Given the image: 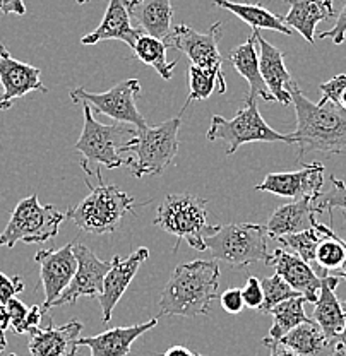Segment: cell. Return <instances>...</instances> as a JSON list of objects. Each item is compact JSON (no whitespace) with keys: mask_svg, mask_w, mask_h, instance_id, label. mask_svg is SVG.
Instances as JSON below:
<instances>
[{"mask_svg":"<svg viewBox=\"0 0 346 356\" xmlns=\"http://www.w3.org/2000/svg\"><path fill=\"white\" fill-rule=\"evenodd\" d=\"M324 185V165L319 161L304 165L302 170L285 173H269L255 191L269 192L288 199H317Z\"/></svg>","mask_w":346,"mask_h":356,"instance_id":"14","label":"cell"},{"mask_svg":"<svg viewBox=\"0 0 346 356\" xmlns=\"http://www.w3.org/2000/svg\"><path fill=\"white\" fill-rule=\"evenodd\" d=\"M150 257V250L148 248H137L134 254H130L127 259H122L115 255L111 259V267L107 273L105 280H103L102 295L98 296V302L102 305V321L103 324H109L111 321V314L124 293L127 291L129 284L132 283L134 276L139 270L141 264Z\"/></svg>","mask_w":346,"mask_h":356,"instance_id":"15","label":"cell"},{"mask_svg":"<svg viewBox=\"0 0 346 356\" xmlns=\"http://www.w3.org/2000/svg\"><path fill=\"white\" fill-rule=\"evenodd\" d=\"M321 213L322 209L317 206L315 199L310 197L295 199L288 204H283L269 216V221L266 225L267 235L269 238L276 240L278 236L312 229L317 222L315 216Z\"/></svg>","mask_w":346,"mask_h":356,"instance_id":"19","label":"cell"},{"mask_svg":"<svg viewBox=\"0 0 346 356\" xmlns=\"http://www.w3.org/2000/svg\"><path fill=\"white\" fill-rule=\"evenodd\" d=\"M267 238L269 235L266 226L254 222H232L219 226L214 235L204 238V243L214 261H223L225 264L240 269L267 261Z\"/></svg>","mask_w":346,"mask_h":356,"instance_id":"7","label":"cell"},{"mask_svg":"<svg viewBox=\"0 0 346 356\" xmlns=\"http://www.w3.org/2000/svg\"><path fill=\"white\" fill-rule=\"evenodd\" d=\"M10 106H13V102H3V99H0V111L9 110Z\"/></svg>","mask_w":346,"mask_h":356,"instance_id":"50","label":"cell"},{"mask_svg":"<svg viewBox=\"0 0 346 356\" xmlns=\"http://www.w3.org/2000/svg\"><path fill=\"white\" fill-rule=\"evenodd\" d=\"M40 76L42 70L38 67L16 60L0 42V86L3 89L0 99L13 102L14 98H22L31 91L47 92L48 89Z\"/></svg>","mask_w":346,"mask_h":356,"instance_id":"17","label":"cell"},{"mask_svg":"<svg viewBox=\"0 0 346 356\" xmlns=\"http://www.w3.org/2000/svg\"><path fill=\"white\" fill-rule=\"evenodd\" d=\"M130 50L134 51V57L139 58L143 64L152 67L165 81H170L173 77V69L178 60L170 62L166 58L168 47H166L163 40L152 38V36L143 33Z\"/></svg>","mask_w":346,"mask_h":356,"instance_id":"29","label":"cell"},{"mask_svg":"<svg viewBox=\"0 0 346 356\" xmlns=\"http://www.w3.org/2000/svg\"><path fill=\"white\" fill-rule=\"evenodd\" d=\"M35 261L40 266V277L45 289L43 312L50 310L55 300L69 286L77 269V259L74 255V242L67 243L58 250H38Z\"/></svg>","mask_w":346,"mask_h":356,"instance_id":"13","label":"cell"},{"mask_svg":"<svg viewBox=\"0 0 346 356\" xmlns=\"http://www.w3.org/2000/svg\"><path fill=\"white\" fill-rule=\"evenodd\" d=\"M83 110L84 127L76 143V149L83 154L81 168L88 177L96 175L98 180H103V166L107 170L125 166V159L120 156V146L136 136L137 129L127 124H100L93 117V108L88 103H83Z\"/></svg>","mask_w":346,"mask_h":356,"instance_id":"4","label":"cell"},{"mask_svg":"<svg viewBox=\"0 0 346 356\" xmlns=\"http://www.w3.org/2000/svg\"><path fill=\"white\" fill-rule=\"evenodd\" d=\"M321 102H331L346 111V74H338L321 84Z\"/></svg>","mask_w":346,"mask_h":356,"instance_id":"36","label":"cell"},{"mask_svg":"<svg viewBox=\"0 0 346 356\" xmlns=\"http://www.w3.org/2000/svg\"><path fill=\"white\" fill-rule=\"evenodd\" d=\"M45 314L42 307L33 305L29 307V314H28V321H26V334H29L35 329L40 327V322H42V315Z\"/></svg>","mask_w":346,"mask_h":356,"instance_id":"43","label":"cell"},{"mask_svg":"<svg viewBox=\"0 0 346 356\" xmlns=\"http://www.w3.org/2000/svg\"><path fill=\"white\" fill-rule=\"evenodd\" d=\"M331 184H333V187L327 192H321L315 202L321 207L322 213L327 209L329 214H333V209H336V207L346 211V184L334 175L331 177Z\"/></svg>","mask_w":346,"mask_h":356,"instance_id":"35","label":"cell"},{"mask_svg":"<svg viewBox=\"0 0 346 356\" xmlns=\"http://www.w3.org/2000/svg\"><path fill=\"white\" fill-rule=\"evenodd\" d=\"M214 6L221 7V9L230 10L232 14H235L238 19L247 22L251 28L254 29H269V31H278L283 35L290 36L293 33V29H290L285 24L283 17L276 16L271 10L264 9L259 3H240L233 2V0H213Z\"/></svg>","mask_w":346,"mask_h":356,"instance_id":"28","label":"cell"},{"mask_svg":"<svg viewBox=\"0 0 346 356\" xmlns=\"http://www.w3.org/2000/svg\"><path fill=\"white\" fill-rule=\"evenodd\" d=\"M76 2H77V3H88L89 0H76Z\"/></svg>","mask_w":346,"mask_h":356,"instance_id":"51","label":"cell"},{"mask_svg":"<svg viewBox=\"0 0 346 356\" xmlns=\"http://www.w3.org/2000/svg\"><path fill=\"white\" fill-rule=\"evenodd\" d=\"M0 325L3 327V331L9 329V314H7L6 305H2V303H0Z\"/></svg>","mask_w":346,"mask_h":356,"instance_id":"47","label":"cell"},{"mask_svg":"<svg viewBox=\"0 0 346 356\" xmlns=\"http://www.w3.org/2000/svg\"><path fill=\"white\" fill-rule=\"evenodd\" d=\"M290 6L288 13L283 17L290 29H295L304 36L305 42L315 43V28L321 21L336 17L333 0H285Z\"/></svg>","mask_w":346,"mask_h":356,"instance_id":"23","label":"cell"},{"mask_svg":"<svg viewBox=\"0 0 346 356\" xmlns=\"http://www.w3.org/2000/svg\"><path fill=\"white\" fill-rule=\"evenodd\" d=\"M141 95L139 79H125L115 84L105 92H91L84 88H76L69 92L74 103H88L96 113H103L111 120L127 124L130 127L143 131L148 127L146 118L137 108V98Z\"/></svg>","mask_w":346,"mask_h":356,"instance_id":"10","label":"cell"},{"mask_svg":"<svg viewBox=\"0 0 346 356\" xmlns=\"http://www.w3.org/2000/svg\"><path fill=\"white\" fill-rule=\"evenodd\" d=\"M262 284V291H264V303L260 307V312L264 314H269L271 310L274 309L276 305H280L281 302H286L290 298H295V296H302L295 291L281 276L278 274H273L269 277H264L260 281Z\"/></svg>","mask_w":346,"mask_h":356,"instance_id":"34","label":"cell"},{"mask_svg":"<svg viewBox=\"0 0 346 356\" xmlns=\"http://www.w3.org/2000/svg\"><path fill=\"white\" fill-rule=\"evenodd\" d=\"M266 264L274 267L278 276H281L307 302H317L322 277H319L314 267L302 261L299 255L292 254L285 248H276L273 254H269Z\"/></svg>","mask_w":346,"mask_h":356,"instance_id":"16","label":"cell"},{"mask_svg":"<svg viewBox=\"0 0 346 356\" xmlns=\"http://www.w3.org/2000/svg\"><path fill=\"white\" fill-rule=\"evenodd\" d=\"M189 84H191V91L180 113H184L192 102L207 99L214 91H218L219 95L226 92L225 76L221 69H203V67L191 65L189 67Z\"/></svg>","mask_w":346,"mask_h":356,"instance_id":"31","label":"cell"},{"mask_svg":"<svg viewBox=\"0 0 346 356\" xmlns=\"http://www.w3.org/2000/svg\"><path fill=\"white\" fill-rule=\"evenodd\" d=\"M9 314V327L16 334H26V321H28L29 309L17 298H10L9 302L3 303Z\"/></svg>","mask_w":346,"mask_h":356,"instance_id":"37","label":"cell"},{"mask_svg":"<svg viewBox=\"0 0 346 356\" xmlns=\"http://www.w3.org/2000/svg\"><path fill=\"white\" fill-rule=\"evenodd\" d=\"M143 35L141 29L132 28L130 24V16L125 0H110L109 7L105 10L102 22L98 28L89 35L83 36L81 43L83 44H96L107 40H118V42L127 43L130 48L137 42V38Z\"/></svg>","mask_w":346,"mask_h":356,"instance_id":"22","label":"cell"},{"mask_svg":"<svg viewBox=\"0 0 346 356\" xmlns=\"http://www.w3.org/2000/svg\"><path fill=\"white\" fill-rule=\"evenodd\" d=\"M125 6L141 31L163 42L168 38L173 29V7L170 0H125Z\"/></svg>","mask_w":346,"mask_h":356,"instance_id":"25","label":"cell"},{"mask_svg":"<svg viewBox=\"0 0 346 356\" xmlns=\"http://www.w3.org/2000/svg\"><path fill=\"white\" fill-rule=\"evenodd\" d=\"M314 228L322 235L321 243L315 252V267L322 270L324 276H327V273L331 270L338 273L345 261V247L341 245V236H338L333 228L322 225V222H315Z\"/></svg>","mask_w":346,"mask_h":356,"instance_id":"32","label":"cell"},{"mask_svg":"<svg viewBox=\"0 0 346 356\" xmlns=\"http://www.w3.org/2000/svg\"><path fill=\"white\" fill-rule=\"evenodd\" d=\"M81 331V322L70 321L69 324L57 327L50 318L47 327H38L28 334V350L31 356H76Z\"/></svg>","mask_w":346,"mask_h":356,"instance_id":"18","label":"cell"},{"mask_svg":"<svg viewBox=\"0 0 346 356\" xmlns=\"http://www.w3.org/2000/svg\"><path fill=\"white\" fill-rule=\"evenodd\" d=\"M10 356H17V355H10Z\"/></svg>","mask_w":346,"mask_h":356,"instance_id":"53","label":"cell"},{"mask_svg":"<svg viewBox=\"0 0 346 356\" xmlns=\"http://www.w3.org/2000/svg\"><path fill=\"white\" fill-rule=\"evenodd\" d=\"M194 356H207V355H199V353H194Z\"/></svg>","mask_w":346,"mask_h":356,"instance_id":"52","label":"cell"},{"mask_svg":"<svg viewBox=\"0 0 346 356\" xmlns=\"http://www.w3.org/2000/svg\"><path fill=\"white\" fill-rule=\"evenodd\" d=\"M295 105L297 129L290 134L302 161L308 153L340 154L346 149V111L331 102L312 103L295 81L286 86Z\"/></svg>","mask_w":346,"mask_h":356,"instance_id":"1","label":"cell"},{"mask_svg":"<svg viewBox=\"0 0 346 356\" xmlns=\"http://www.w3.org/2000/svg\"><path fill=\"white\" fill-rule=\"evenodd\" d=\"M242 298L247 309H260L264 303V291L262 284L255 276H251L242 288Z\"/></svg>","mask_w":346,"mask_h":356,"instance_id":"38","label":"cell"},{"mask_svg":"<svg viewBox=\"0 0 346 356\" xmlns=\"http://www.w3.org/2000/svg\"><path fill=\"white\" fill-rule=\"evenodd\" d=\"M219 303H221L223 310H225L226 314H240L245 307L244 298H242V289L228 288L226 291H223L221 296H219Z\"/></svg>","mask_w":346,"mask_h":356,"instance_id":"40","label":"cell"},{"mask_svg":"<svg viewBox=\"0 0 346 356\" xmlns=\"http://www.w3.org/2000/svg\"><path fill=\"white\" fill-rule=\"evenodd\" d=\"M24 289V281L21 276L9 277L0 270V303H7L10 298H16Z\"/></svg>","mask_w":346,"mask_h":356,"instance_id":"39","label":"cell"},{"mask_svg":"<svg viewBox=\"0 0 346 356\" xmlns=\"http://www.w3.org/2000/svg\"><path fill=\"white\" fill-rule=\"evenodd\" d=\"M0 13L24 16L26 6H24V2H22V0H0Z\"/></svg>","mask_w":346,"mask_h":356,"instance_id":"42","label":"cell"},{"mask_svg":"<svg viewBox=\"0 0 346 356\" xmlns=\"http://www.w3.org/2000/svg\"><path fill=\"white\" fill-rule=\"evenodd\" d=\"M341 245L345 247V261H343V264H341L340 269H338V277H343V280H346V240L341 238Z\"/></svg>","mask_w":346,"mask_h":356,"instance_id":"48","label":"cell"},{"mask_svg":"<svg viewBox=\"0 0 346 356\" xmlns=\"http://www.w3.org/2000/svg\"><path fill=\"white\" fill-rule=\"evenodd\" d=\"M207 200L192 194H168L156 211L152 225L177 236L175 252L185 240L194 250H207L204 238L214 235L219 226L207 222Z\"/></svg>","mask_w":346,"mask_h":356,"instance_id":"6","label":"cell"},{"mask_svg":"<svg viewBox=\"0 0 346 356\" xmlns=\"http://www.w3.org/2000/svg\"><path fill=\"white\" fill-rule=\"evenodd\" d=\"M221 36V22H214L207 33H197L189 24H177L165 40V44L187 55L192 65L203 67V69H221L223 60H226L219 54Z\"/></svg>","mask_w":346,"mask_h":356,"instance_id":"11","label":"cell"},{"mask_svg":"<svg viewBox=\"0 0 346 356\" xmlns=\"http://www.w3.org/2000/svg\"><path fill=\"white\" fill-rule=\"evenodd\" d=\"M255 44H258V40H255L254 33H252L247 38V42L238 44V47H235L230 51L226 60L235 67V70L242 77L247 79L249 95L245 99L262 98L264 102L267 103L276 102L274 96L269 92V89H267L266 83H264L262 76H260L259 54L258 50H255Z\"/></svg>","mask_w":346,"mask_h":356,"instance_id":"26","label":"cell"},{"mask_svg":"<svg viewBox=\"0 0 346 356\" xmlns=\"http://www.w3.org/2000/svg\"><path fill=\"white\" fill-rule=\"evenodd\" d=\"M262 344L264 346L269 348V356H300V355H297L295 351L290 350V348L283 346L281 343H274V341L262 339Z\"/></svg>","mask_w":346,"mask_h":356,"instance_id":"44","label":"cell"},{"mask_svg":"<svg viewBox=\"0 0 346 356\" xmlns=\"http://www.w3.org/2000/svg\"><path fill=\"white\" fill-rule=\"evenodd\" d=\"M254 36L258 40L260 48L259 51V69L260 76H262L264 83L271 95L274 96L278 103L281 105H290L292 103V96L286 91V86L292 83V76H290L288 69L285 65V54L273 47L262 35L259 29H254Z\"/></svg>","mask_w":346,"mask_h":356,"instance_id":"21","label":"cell"},{"mask_svg":"<svg viewBox=\"0 0 346 356\" xmlns=\"http://www.w3.org/2000/svg\"><path fill=\"white\" fill-rule=\"evenodd\" d=\"M345 305V310H346V302L343 303ZM334 344H336V351H338V356H346V322H345V327L343 331H341L340 336L334 339Z\"/></svg>","mask_w":346,"mask_h":356,"instance_id":"45","label":"cell"},{"mask_svg":"<svg viewBox=\"0 0 346 356\" xmlns=\"http://www.w3.org/2000/svg\"><path fill=\"white\" fill-rule=\"evenodd\" d=\"M67 220L65 213L57 207L42 206L38 195L22 199L14 207L10 220L0 233L2 247H16V243H45L58 235V228Z\"/></svg>","mask_w":346,"mask_h":356,"instance_id":"9","label":"cell"},{"mask_svg":"<svg viewBox=\"0 0 346 356\" xmlns=\"http://www.w3.org/2000/svg\"><path fill=\"white\" fill-rule=\"evenodd\" d=\"M283 346L290 348L300 356H338L334 341L327 339L314 321L304 322L281 337Z\"/></svg>","mask_w":346,"mask_h":356,"instance_id":"27","label":"cell"},{"mask_svg":"<svg viewBox=\"0 0 346 356\" xmlns=\"http://www.w3.org/2000/svg\"><path fill=\"white\" fill-rule=\"evenodd\" d=\"M322 235L315 228L305 229V232L293 233V235L278 236L276 242L283 245V248L292 254L299 255L307 264L315 266V252H317L319 243H321Z\"/></svg>","mask_w":346,"mask_h":356,"instance_id":"33","label":"cell"},{"mask_svg":"<svg viewBox=\"0 0 346 356\" xmlns=\"http://www.w3.org/2000/svg\"><path fill=\"white\" fill-rule=\"evenodd\" d=\"M162 356H194L191 350L185 346H172L168 351H165Z\"/></svg>","mask_w":346,"mask_h":356,"instance_id":"46","label":"cell"},{"mask_svg":"<svg viewBox=\"0 0 346 356\" xmlns=\"http://www.w3.org/2000/svg\"><path fill=\"white\" fill-rule=\"evenodd\" d=\"M319 38L321 40L331 38L333 40V43H336V44L345 43V38H346V3H345L343 9H341V13L338 14L336 24H334L329 31L321 33V35H319Z\"/></svg>","mask_w":346,"mask_h":356,"instance_id":"41","label":"cell"},{"mask_svg":"<svg viewBox=\"0 0 346 356\" xmlns=\"http://www.w3.org/2000/svg\"><path fill=\"white\" fill-rule=\"evenodd\" d=\"M207 140H221L225 144L226 154L237 153L242 144L249 143H286L293 144L290 134H280L269 127L260 115L258 99H245V105L238 110L233 118L213 115L211 127L206 134Z\"/></svg>","mask_w":346,"mask_h":356,"instance_id":"8","label":"cell"},{"mask_svg":"<svg viewBox=\"0 0 346 356\" xmlns=\"http://www.w3.org/2000/svg\"><path fill=\"white\" fill-rule=\"evenodd\" d=\"M182 118L175 117L156 127L137 131L132 139L120 146V153H130L125 159L130 173L136 178L162 175L175 161L178 153V131Z\"/></svg>","mask_w":346,"mask_h":356,"instance_id":"3","label":"cell"},{"mask_svg":"<svg viewBox=\"0 0 346 356\" xmlns=\"http://www.w3.org/2000/svg\"><path fill=\"white\" fill-rule=\"evenodd\" d=\"M307 300L304 296H295V298H290L286 302H281L280 305L274 307L269 312V315H273V327L269 329V336L264 337L267 341H281L283 336H286L292 329H295L297 325L308 322L310 318L305 315L304 303Z\"/></svg>","mask_w":346,"mask_h":356,"instance_id":"30","label":"cell"},{"mask_svg":"<svg viewBox=\"0 0 346 356\" xmlns=\"http://www.w3.org/2000/svg\"><path fill=\"white\" fill-rule=\"evenodd\" d=\"M86 184L89 194L77 206L70 207L65 218L93 235L113 233L125 214L134 213L136 200L117 185H105L103 180H98V185L93 187L86 178Z\"/></svg>","mask_w":346,"mask_h":356,"instance_id":"5","label":"cell"},{"mask_svg":"<svg viewBox=\"0 0 346 356\" xmlns=\"http://www.w3.org/2000/svg\"><path fill=\"white\" fill-rule=\"evenodd\" d=\"M158 325V317L143 324L129 325V327H113L93 337H79L77 346H86L91 350V356H129L132 344L137 337L151 331Z\"/></svg>","mask_w":346,"mask_h":356,"instance_id":"20","label":"cell"},{"mask_svg":"<svg viewBox=\"0 0 346 356\" xmlns=\"http://www.w3.org/2000/svg\"><path fill=\"white\" fill-rule=\"evenodd\" d=\"M74 255L77 259V269L72 281L52 307H62L76 303L81 296L98 298L102 295L103 280L110 270L111 261H102L83 243H74Z\"/></svg>","mask_w":346,"mask_h":356,"instance_id":"12","label":"cell"},{"mask_svg":"<svg viewBox=\"0 0 346 356\" xmlns=\"http://www.w3.org/2000/svg\"><path fill=\"white\" fill-rule=\"evenodd\" d=\"M7 348V341H6V331L3 327L0 325V353H3V350Z\"/></svg>","mask_w":346,"mask_h":356,"instance_id":"49","label":"cell"},{"mask_svg":"<svg viewBox=\"0 0 346 356\" xmlns=\"http://www.w3.org/2000/svg\"><path fill=\"white\" fill-rule=\"evenodd\" d=\"M338 283H340L338 276H329V274L322 276L319 298L314 303V322L331 341L340 336L346 322L345 305L336 296Z\"/></svg>","mask_w":346,"mask_h":356,"instance_id":"24","label":"cell"},{"mask_svg":"<svg viewBox=\"0 0 346 356\" xmlns=\"http://www.w3.org/2000/svg\"><path fill=\"white\" fill-rule=\"evenodd\" d=\"M219 273L217 261H192L175 267L159 295V314L180 317L210 314L218 296Z\"/></svg>","mask_w":346,"mask_h":356,"instance_id":"2","label":"cell"}]
</instances>
